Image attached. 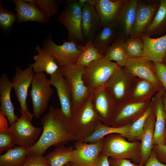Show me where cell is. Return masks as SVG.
<instances>
[{
	"label": "cell",
	"mask_w": 166,
	"mask_h": 166,
	"mask_svg": "<svg viewBox=\"0 0 166 166\" xmlns=\"http://www.w3.org/2000/svg\"><path fill=\"white\" fill-rule=\"evenodd\" d=\"M41 122L43 132L36 143L27 149V156L43 155L51 146L57 147L73 140L69 121L60 109L51 106Z\"/></svg>",
	"instance_id": "cell-1"
},
{
	"label": "cell",
	"mask_w": 166,
	"mask_h": 166,
	"mask_svg": "<svg viewBox=\"0 0 166 166\" xmlns=\"http://www.w3.org/2000/svg\"><path fill=\"white\" fill-rule=\"evenodd\" d=\"M92 93L73 112L69 121L73 140L81 141L89 136L101 121L93 108Z\"/></svg>",
	"instance_id": "cell-2"
},
{
	"label": "cell",
	"mask_w": 166,
	"mask_h": 166,
	"mask_svg": "<svg viewBox=\"0 0 166 166\" xmlns=\"http://www.w3.org/2000/svg\"><path fill=\"white\" fill-rule=\"evenodd\" d=\"M101 153L111 158L127 159L139 164L141 159V142H130L121 134L113 133L105 137Z\"/></svg>",
	"instance_id": "cell-3"
},
{
	"label": "cell",
	"mask_w": 166,
	"mask_h": 166,
	"mask_svg": "<svg viewBox=\"0 0 166 166\" xmlns=\"http://www.w3.org/2000/svg\"><path fill=\"white\" fill-rule=\"evenodd\" d=\"M121 68L116 63L104 57L94 61L85 67L82 76L84 83L92 92L105 85Z\"/></svg>",
	"instance_id": "cell-4"
},
{
	"label": "cell",
	"mask_w": 166,
	"mask_h": 166,
	"mask_svg": "<svg viewBox=\"0 0 166 166\" xmlns=\"http://www.w3.org/2000/svg\"><path fill=\"white\" fill-rule=\"evenodd\" d=\"M82 8L77 0L68 1L58 19L67 30L68 41L84 45L85 42L81 27Z\"/></svg>",
	"instance_id": "cell-5"
},
{
	"label": "cell",
	"mask_w": 166,
	"mask_h": 166,
	"mask_svg": "<svg viewBox=\"0 0 166 166\" xmlns=\"http://www.w3.org/2000/svg\"><path fill=\"white\" fill-rule=\"evenodd\" d=\"M30 96L32 102L34 117L38 119L47 108L54 92L49 79L44 72L34 73L31 83Z\"/></svg>",
	"instance_id": "cell-6"
},
{
	"label": "cell",
	"mask_w": 166,
	"mask_h": 166,
	"mask_svg": "<svg viewBox=\"0 0 166 166\" xmlns=\"http://www.w3.org/2000/svg\"><path fill=\"white\" fill-rule=\"evenodd\" d=\"M59 67L63 76L68 80L70 86L73 112L84 102L92 92L85 85L83 80L85 67L75 65Z\"/></svg>",
	"instance_id": "cell-7"
},
{
	"label": "cell",
	"mask_w": 166,
	"mask_h": 166,
	"mask_svg": "<svg viewBox=\"0 0 166 166\" xmlns=\"http://www.w3.org/2000/svg\"><path fill=\"white\" fill-rule=\"evenodd\" d=\"M137 77L121 67L105 85L114 99L117 107L127 102Z\"/></svg>",
	"instance_id": "cell-8"
},
{
	"label": "cell",
	"mask_w": 166,
	"mask_h": 166,
	"mask_svg": "<svg viewBox=\"0 0 166 166\" xmlns=\"http://www.w3.org/2000/svg\"><path fill=\"white\" fill-rule=\"evenodd\" d=\"M53 57L59 66L74 65L82 52L79 45L73 42L64 41L61 45H57L50 37L42 45Z\"/></svg>",
	"instance_id": "cell-9"
},
{
	"label": "cell",
	"mask_w": 166,
	"mask_h": 166,
	"mask_svg": "<svg viewBox=\"0 0 166 166\" xmlns=\"http://www.w3.org/2000/svg\"><path fill=\"white\" fill-rule=\"evenodd\" d=\"M92 101L93 108L103 124L111 126L117 107L105 85L92 92Z\"/></svg>",
	"instance_id": "cell-10"
},
{
	"label": "cell",
	"mask_w": 166,
	"mask_h": 166,
	"mask_svg": "<svg viewBox=\"0 0 166 166\" xmlns=\"http://www.w3.org/2000/svg\"><path fill=\"white\" fill-rule=\"evenodd\" d=\"M16 72L11 82L17 99L20 105V112L21 114H27L32 120L34 116L28 109L26 100L28 89L31 84L34 73L30 66L24 69L16 66Z\"/></svg>",
	"instance_id": "cell-11"
},
{
	"label": "cell",
	"mask_w": 166,
	"mask_h": 166,
	"mask_svg": "<svg viewBox=\"0 0 166 166\" xmlns=\"http://www.w3.org/2000/svg\"><path fill=\"white\" fill-rule=\"evenodd\" d=\"M31 121L27 114L23 113L10 127L16 138L17 144L27 149L36 143L42 130V128L34 126Z\"/></svg>",
	"instance_id": "cell-12"
},
{
	"label": "cell",
	"mask_w": 166,
	"mask_h": 166,
	"mask_svg": "<svg viewBox=\"0 0 166 166\" xmlns=\"http://www.w3.org/2000/svg\"><path fill=\"white\" fill-rule=\"evenodd\" d=\"M105 137L95 143L77 141L69 162L72 166H93L101 153Z\"/></svg>",
	"instance_id": "cell-13"
},
{
	"label": "cell",
	"mask_w": 166,
	"mask_h": 166,
	"mask_svg": "<svg viewBox=\"0 0 166 166\" xmlns=\"http://www.w3.org/2000/svg\"><path fill=\"white\" fill-rule=\"evenodd\" d=\"M138 0H123L119 13L113 23L117 36L125 41L131 37L136 19Z\"/></svg>",
	"instance_id": "cell-14"
},
{
	"label": "cell",
	"mask_w": 166,
	"mask_h": 166,
	"mask_svg": "<svg viewBox=\"0 0 166 166\" xmlns=\"http://www.w3.org/2000/svg\"><path fill=\"white\" fill-rule=\"evenodd\" d=\"M151 105V101L128 102L117 107L111 126L120 127L132 124L144 114Z\"/></svg>",
	"instance_id": "cell-15"
},
{
	"label": "cell",
	"mask_w": 166,
	"mask_h": 166,
	"mask_svg": "<svg viewBox=\"0 0 166 166\" xmlns=\"http://www.w3.org/2000/svg\"><path fill=\"white\" fill-rule=\"evenodd\" d=\"M49 80L51 85L57 90L61 111L69 121L73 113L72 93L69 84L63 76L60 68L56 73L50 76Z\"/></svg>",
	"instance_id": "cell-16"
},
{
	"label": "cell",
	"mask_w": 166,
	"mask_h": 166,
	"mask_svg": "<svg viewBox=\"0 0 166 166\" xmlns=\"http://www.w3.org/2000/svg\"><path fill=\"white\" fill-rule=\"evenodd\" d=\"M160 0L147 3L138 0L136 19L131 37H140L153 20L158 10Z\"/></svg>",
	"instance_id": "cell-17"
},
{
	"label": "cell",
	"mask_w": 166,
	"mask_h": 166,
	"mask_svg": "<svg viewBox=\"0 0 166 166\" xmlns=\"http://www.w3.org/2000/svg\"><path fill=\"white\" fill-rule=\"evenodd\" d=\"M124 67L137 78L148 81L160 88L163 87L155 74L153 62L146 57L128 58Z\"/></svg>",
	"instance_id": "cell-18"
},
{
	"label": "cell",
	"mask_w": 166,
	"mask_h": 166,
	"mask_svg": "<svg viewBox=\"0 0 166 166\" xmlns=\"http://www.w3.org/2000/svg\"><path fill=\"white\" fill-rule=\"evenodd\" d=\"M165 92L163 87L158 91L151 100V105L156 115L155 126L153 137V145L166 144L165 131L166 128V115L162 97Z\"/></svg>",
	"instance_id": "cell-19"
},
{
	"label": "cell",
	"mask_w": 166,
	"mask_h": 166,
	"mask_svg": "<svg viewBox=\"0 0 166 166\" xmlns=\"http://www.w3.org/2000/svg\"><path fill=\"white\" fill-rule=\"evenodd\" d=\"M102 25L94 6L85 3L82 8L81 30L85 44L93 41Z\"/></svg>",
	"instance_id": "cell-20"
},
{
	"label": "cell",
	"mask_w": 166,
	"mask_h": 166,
	"mask_svg": "<svg viewBox=\"0 0 166 166\" xmlns=\"http://www.w3.org/2000/svg\"><path fill=\"white\" fill-rule=\"evenodd\" d=\"M140 37L143 43L144 57L154 62L162 63L166 55V34L154 38L144 33Z\"/></svg>",
	"instance_id": "cell-21"
},
{
	"label": "cell",
	"mask_w": 166,
	"mask_h": 166,
	"mask_svg": "<svg viewBox=\"0 0 166 166\" xmlns=\"http://www.w3.org/2000/svg\"><path fill=\"white\" fill-rule=\"evenodd\" d=\"M12 88L11 81L7 73H2L0 77V113L7 118L10 125L19 118L15 114L14 107L11 99Z\"/></svg>",
	"instance_id": "cell-22"
},
{
	"label": "cell",
	"mask_w": 166,
	"mask_h": 166,
	"mask_svg": "<svg viewBox=\"0 0 166 166\" xmlns=\"http://www.w3.org/2000/svg\"><path fill=\"white\" fill-rule=\"evenodd\" d=\"M14 10L16 12L18 24L33 21L46 23L48 21L45 17L34 4L23 0H14Z\"/></svg>",
	"instance_id": "cell-23"
},
{
	"label": "cell",
	"mask_w": 166,
	"mask_h": 166,
	"mask_svg": "<svg viewBox=\"0 0 166 166\" xmlns=\"http://www.w3.org/2000/svg\"><path fill=\"white\" fill-rule=\"evenodd\" d=\"M156 119V115L153 109L146 120L143 136L140 141L141 159L139 164L141 166H143L146 163L153 150Z\"/></svg>",
	"instance_id": "cell-24"
},
{
	"label": "cell",
	"mask_w": 166,
	"mask_h": 166,
	"mask_svg": "<svg viewBox=\"0 0 166 166\" xmlns=\"http://www.w3.org/2000/svg\"><path fill=\"white\" fill-rule=\"evenodd\" d=\"M38 53L33 58L35 62L30 63V66L34 73L45 72L50 76L56 73L60 68L53 57L45 48H41L38 45L35 47Z\"/></svg>",
	"instance_id": "cell-25"
},
{
	"label": "cell",
	"mask_w": 166,
	"mask_h": 166,
	"mask_svg": "<svg viewBox=\"0 0 166 166\" xmlns=\"http://www.w3.org/2000/svg\"><path fill=\"white\" fill-rule=\"evenodd\" d=\"M123 0H96L94 6L102 26L113 23L120 10Z\"/></svg>",
	"instance_id": "cell-26"
},
{
	"label": "cell",
	"mask_w": 166,
	"mask_h": 166,
	"mask_svg": "<svg viewBox=\"0 0 166 166\" xmlns=\"http://www.w3.org/2000/svg\"><path fill=\"white\" fill-rule=\"evenodd\" d=\"M160 88L148 81L137 78L128 102L150 101L153 95Z\"/></svg>",
	"instance_id": "cell-27"
},
{
	"label": "cell",
	"mask_w": 166,
	"mask_h": 166,
	"mask_svg": "<svg viewBox=\"0 0 166 166\" xmlns=\"http://www.w3.org/2000/svg\"><path fill=\"white\" fill-rule=\"evenodd\" d=\"M116 37L117 33L113 24H107L102 26L92 42L99 51L104 55Z\"/></svg>",
	"instance_id": "cell-28"
},
{
	"label": "cell",
	"mask_w": 166,
	"mask_h": 166,
	"mask_svg": "<svg viewBox=\"0 0 166 166\" xmlns=\"http://www.w3.org/2000/svg\"><path fill=\"white\" fill-rule=\"evenodd\" d=\"M132 124L120 127H114L104 125L101 121L99 122L92 134L89 137L80 141L89 143L97 142L108 134L118 133L125 138L129 132Z\"/></svg>",
	"instance_id": "cell-29"
},
{
	"label": "cell",
	"mask_w": 166,
	"mask_h": 166,
	"mask_svg": "<svg viewBox=\"0 0 166 166\" xmlns=\"http://www.w3.org/2000/svg\"><path fill=\"white\" fill-rule=\"evenodd\" d=\"M166 33V0H160L157 11L144 33L151 37Z\"/></svg>",
	"instance_id": "cell-30"
},
{
	"label": "cell",
	"mask_w": 166,
	"mask_h": 166,
	"mask_svg": "<svg viewBox=\"0 0 166 166\" xmlns=\"http://www.w3.org/2000/svg\"><path fill=\"white\" fill-rule=\"evenodd\" d=\"M125 41L124 39L117 36L104 54L105 58L111 61H115L121 67L125 66L128 59L124 49Z\"/></svg>",
	"instance_id": "cell-31"
},
{
	"label": "cell",
	"mask_w": 166,
	"mask_h": 166,
	"mask_svg": "<svg viewBox=\"0 0 166 166\" xmlns=\"http://www.w3.org/2000/svg\"><path fill=\"white\" fill-rule=\"evenodd\" d=\"M27 149L16 146L0 156V166H20L27 156Z\"/></svg>",
	"instance_id": "cell-32"
},
{
	"label": "cell",
	"mask_w": 166,
	"mask_h": 166,
	"mask_svg": "<svg viewBox=\"0 0 166 166\" xmlns=\"http://www.w3.org/2000/svg\"><path fill=\"white\" fill-rule=\"evenodd\" d=\"M74 149L73 146L64 145L55 148L45 157L50 166H63L69 163Z\"/></svg>",
	"instance_id": "cell-33"
},
{
	"label": "cell",
	"mask_w": 166,
	"mask_h": 166,
	"mask_svg": "<svg viewBox=\"0 0 166 166\" xmlns=\"http://www.w3.org/2000/svg\"><path fill=\"white\" fill-rule=\"evenodd\" d=\"M82 52L75 65L78 66H88L91 62L104 57L94 46L92 41L86 43L84 45H80Z\"/></svg>",
	"instance_id": "cell-34"
},
{
	"label": "cell",
	"mask_w": 166,
	"mask_h": 166,
	"mask_svg": "<svg viewBox=\"0 0 166 166\" xmlns=\"http://www.w3.org/2000/svg\"><path fill=\"white\" fill-rule=\"evenodd\" d=\"M153 110L151 105L144 114L131 125L129 131L125 138L130 142L141 141L146 120Z\"/></svg>",
	"instance_id": "cell-35"
},
{
	"label": "cell",
	"mask_w": 166,
	"mask_h": 166,
	"mask_svg": "<svg viewBox=\"0 0 166 166\" xmlns=\"http://www.w3.org/2000/svg\"><path fill=\"white\" fill-rule=\"evenodd\" d=\"M143 43L140 37H130L124 42V49L128 58L144 57Z\"/></svg>",
	"instance_id": "cell-36"
},
{
	"label": "cell",
	"mask_w": 166,
	"mask_h": 166,
	"mask_svg": "<svg viewBox=\"0 0 166 166\" xmlns=\"http://www.w3.org/2000/svg\"><path fill=\"white\" fill-rule=\"evenodd\" d=\"M35 5L44 14L48 21L58 11V1L54 0H25Z\"/></svg>",
	"instance_id": "cell-37"
},
{
	"label": "cell",
	"mask_w": 166,
	"mask_h": 166,
	"mask_svg": "<svg viewBox=\"0 0 166 166\" xmlns=\"http://www.w3.org/2000/svg\"><path fill=\"white\" fill-rule=\"evenodd\" d=\"M17 16L12 12L7 10L2 6L0 1V27L4 30L10 29L16 21Z\"/></svg>",
	"instance_id": "cell-38"
},
{
	"label": "cell",
	"mask_w": 166,
	"mask_h": 166,
	"mask_svg": "<svg viewBox=\"0 0 166 166\" xmlns=\"http://www.w3.org/2000/svg\"><path fill=\"white\" fill-rule=\"evenodd\" d=\"M17 144L16 138L10 127L0 132V152L7 151Z\"/></svg>",
	"instance_id": "cell-39"
},
{
	"label": "cell",
	"mask_w": 166,
	"mask_h": 166,
	"mask_svg": "<svg viewBox=\"0 0 166 166\" xmlns=\"http://www.w3.org/2000/svg\"><path fill=\"white\" fill-rule=\"evenodd\" d=\"M20 166H50L43 155L27 156Z\"/></svg>",
	"instance_id": "cell-40"
},
{
	"label": "cell",
	"mask_w": 166,
	"mask_h": 166,
	"mask_svg": "<svg viewBox=\"0 0 166 166\" xmlns=\"http://www.w3.org/2000/svg\"><path fill=\"white\" fill-rule=\"evenodd\" d=\"M156 77L166 92V66L162 63L154 62Z\"/></svg>",
	"instance_id": "cell-41"
},
{
	"label": "cell",
	"mask_w": 166,
	"mask_h": 166,
	"mask_svg": "<svg viewBox=\"0 0 166 166\" xmlns=\"http://www.w3.org/2000/svg\"><path fill=\"white\" fill-rule=\"evenodd\" d=\"M153 150L157 159L161 162L166 164V144L153 145Z\"/></svg>",
	"instance_id": "cell-42"
},
{
	"label": "cell",
	"mask_w": 166,
	"mask_h": 166,
	"mask_svg": "<svg viewBox=\"0 0 166 166\" xmlns=\"http://www.w3.org/2000/svg\"><path fill=\"white\" fill-rule=\"evenodd\" d=\"M111 166H141L140 164L132 163V160L127 159H109Z\"/></svg>",
	"instance_id": "cell-43"
},
{
	"label": "cell",
	"mask_w": 166,
	"mask_h": 166,
	"mask_svg": "<svg viewBox=\"0 0 166 166\" xmlns=\"http://www.w3.org/2000/svg\"><path fill=\"white\" fill-rule=\"evenodd\" d=\"M143 166H166V164L158 160L155 153L152 150L148 161Z\"/></svg>",
	"instance_id": "cell-44"
},
{
	"label": "cell",
	"mask_w": 166,
	"mask_h": 166,
	"mask_svg": "<svg viewBox=\"0 0 166 166\" xmlns=\"http://www.w3.org/2000/svg\"><path fill=\"white\" fill-rule=\"evenodd\" d=\"M93 166H111L109 157L101 153Z\"/></svg>",
	"instance_id": "cell-45"
},
{
	"label": "cell",
	"mask_w": 166,
	"mask_h": 166,
	"mask_svg": "<svg viewBox=\"0 0 166 166\" xmlns=\"http://www.w3.org/2000/svg\"><path fill=\"white\" fill-rule=\"evenodd\" d=\"M8 121L7 118L0 113V132L6 130L9 128Z\"/></svg>",
	"instance_id": "cell-46"
},
{
	"label": "cell",
	"mask_w": 166,
	"mask_h": 166,
	"mask_svg": "<svg viewBox=\"0 0 166 166\" xmlns=\"http://www.w3.org/2000/svg\"><path fill=\"white\" fill-rule=\"evenodd\" d=\"M164 109L166 115V92L165 91L162 97Z\"/></svg>",
	"instance_id": "cell-47"
},
{
	"label": "cell",
	"mask_w": 166,
	"mask_h": 166,
	"mask_svg": "<svg viewBox=\"0 0 166 166\" xmlns=\"http://www.w3.org/2000/svg\"><path fill=\"white\" fill-rule=\"evenodd\" d=\"M162 63L166 66V55Z\"/></svg>",
	"instance_id": "cell-48"
},
{
	"label": "cell",
	"mask_w": 166,
	"mask_h": 166,
	"mask_svg": "<svg viewBox=\"0 0 166 166\" xmlns=\"http://www.w3.org/2000/svg\"><path fill=\"white\" fill-rule=\"evenodd\" d=\"M63 166H71L69 163H68L65 164V165H63Z\"/></svg>",
	"instance_id": "cell-49"
},
{
	"label": "cell",
	"mask_w": 166,
	"mask_h": 166,
	"mask_svg": "<svg viewBox=\"0 0 166 166\" xmlns=\"http://www.w3.org/2000/svg\"><path fill=\"white\" fill-rule=\"evenodd\" d=\"M165 138H166V128L165 131Z\"/></svg>",
	"instance_id": "cell-50"
}]
</instances>
